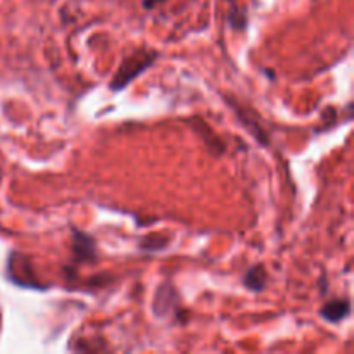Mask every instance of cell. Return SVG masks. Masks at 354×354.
Masks as SVG:
<instances>
[{
  "label": "cell",
  "instance_id": "cell-6",
  "mask_svg": "<svg viewBox=\"0 0 354 354\" xmlns=\"http://www.w3.org/2000/svg\"><path fill=\"white\" fill-rule=\"evenodd\" d=\"M228 21H230V26L234 28V30H244V28L248 26V16H245V10L241 9V7H232Z\"/></svg>",
  "mask_w": 354,
  "mask_h": 354
},
{
  "label": "cell",
  "instance_id": "cell-8",
  "mask_svg": "<svg viewBox=\"0 0 354 354\" xmlns=\"http://www.w3.org/2000/svg\"><path fill=\"white\" fill-rule=\"evenodd\" d=\"M0 180H2V173H0Z\"/></svg>",
  "mask_w": 354,
  "mask_h": 354
},
{
  "label": "cell",
  "instance_id": "cell-2",
  "mask_svg": "<svg viewBox=\"0 0 354 354\" xmlns=\"http://www.w3.org/2000/svg\"><path fill=\"white\" fill-rule=\"evenodd\" d=\"M24 266L26 268L23 270V266H21V256L14 252L9 259V265H7L9 279L21 287H38V283L33 279V270H31L30 259H28V263Z\"/></svg>",
  "mask_w": 354,
  "mask_h": 354
},
{
  "label": "cell",
  "instance_id": "cell-1",
  "mask_svg": "<svg viewBox=\"0 0 354 354\" xmlns=\"http://www.w3.org/2000/svg\"><path fill=\"white\" fill-rule=\"evenodd\" d=\"M156 57H158L156 52L137 50L135 54H131L130 57L124 59V61L121 62L120 69L116 71V75H114L113 80H111V85H109L111 90L120 92V90H123L124 86L130 85L137 76H140L142 73H144L152 62H154Z\"/></svg>",
  "mask_w": 354,
  "mask_h": 354
},
{
  "label": "cell",
  "instance_id": "cell-3",
  "mask_svg": "<svg viewBox=\"0 0 354 354\" xmlns=\"http://www.w3.org/2000/svg\"><path fill=\"white\" fill-rule=\"evenodd\" d=\"M73 254H75L76 261H92L95 259V242L90 235L83 234V232L75 230L73 232Z\"/></svg>",
  "mask_w": 354,
  "mask_h": 354
},
{
  "label": "cell",
  "instance_id": "cell-5",
  "mask_svg": "<svg viewBox=\"0 0 354 354\" xmlns=\"http://www.w3.org/2000/svg\"><path fill=\"white\" fill-rule=\"evenodd\" d=\"M266 282H268V273H266L265 266L263 265L252 266L244 277V286L248 287L249 290H252V292H261V290L265 289Z\"/></svg>",
  "mask_w": 354,
  "mask_h": 354
},
{
  "label": "cell",
  "instance_id": "cell-4",
  "mask_svg": "<svg viewBox=\"0 0 354 354\" xmlns=\"http://www.w3.org/2000/svg\"><path fill=\"white\" fill-rule=\"evenodd\" d=\"M351 311V303L344 299H334L330 303L325 304L324 308L320 310L322 318H325L330 324H339L341 320H344L346 317Z\"/></svg>",
  "mask_w": 354,
  "mask_h": 354
},
{
  "label": "cell",
  "instance_id": "cell-7",
  "mask_svg": "<svg viewBox=\"0 0 354 354\" xmlns=\"http://www.w3.org/2000/svg\"><path fill=\"white\" fill-rule=\"evenodd\" d=\"M165 2H168V0H142V6H144V9H154L159 3Z\"/></svg>",
  "mask_w": 354,
  "mask_h": 354
}]
</instances>
